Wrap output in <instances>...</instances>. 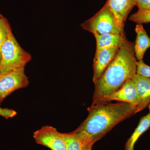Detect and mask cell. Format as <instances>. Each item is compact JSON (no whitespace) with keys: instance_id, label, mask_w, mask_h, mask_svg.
<instances>
[{"instance_id":"cell-5","label":"cell","mask_w":150,"mask_h":150,"mask_svg":"<svg viewBox=\"0 0 150 150\" xmlns=\"http://www.w3.org/2000/svg\"><path fill=\"white\" fill-rule=\"evenodd\" d=\"M29 84L24 68L7 72L0 73V105L13 92L26 87Z\"/></svg>"},{"instance_id":"cell-16","label":"cell","mask_w":150,"mask_h":150,"mask_svg":"<svg viewBox=\"0 0 150 150\" xmlns=\"http://www.w3.org/2000/svg\"><path fill=\"white\" fill-rule=\"evenodd\" d=\"M129 20L134 22L137 24L150 23V10L139 11L131 15L129 17Z\"/></svg>"},{"instance_id":"cell-14","label":"cell","mask_w":150,"mask_h":150,"mask_svg":"<svg viewBox=\"0 0 150 150\" xmlns=\"http://www.w3.org/2000/svg\"><path fill=\"white\" fill-rule=\"evenodd\" d=\"M150 128V112L143 116L139 123L125 145V150H134V146L140 137Z\"/></svg>"},{"instance_id":"cell-12","label":"cell","mask_w":150,"mask_h":150,"mask_svg":"<svg viewBox=\"0 0 150 150\" xmlns=\"http://www.w3.org/2000/svg\"><path fill=\"white\" fill-rule=\"evenodd\" d=\"M62 134L66 143V150H83L88 145L94 144L82 133L72 131Z\"/></svg>"},{"instance_id":"cell-18","label":"cell","mask_w":150,"mask_h":150,"mask_svg":"<svg viewBox=\"0 0 150 150\" xmlns=\"http://www.w3.org/2000/svg\"><path fill=\"white\" fill-rule=\"evenodd\" d=\"M17 114L16 111L13 109L0 107V116L6 119L13 118Z\"/></svg>"},{"instance_id":"cell-15","label":"cell","mask_w":150,"mask_h":150,"mask_svg":"<svg viewBox=\"0 0 150 150\" xmlns=\"http://www.w3.org/2000/svg\"><path fill=\"white\" fill-rule=\"evenodd\" d=\"M10 25L7 20L0 14V62L1 61V51L2 47L7 35L8 31Z\"/></svg>"},{"instance_id":"cell-11","label":"cell","mask_w":150,"mask_h":150,"mask_svg":"<svg viewBox=\"0 0 150 150\" xmlns=\"http://www.w3.org/2000/svg\"><path fill=\"white\" fill-rule=\"evenodd\" d=\"M137 38L134 43L135 56L138 61L143 60L145 52L150 48V38L143 25L137 24L135 28Z\"/></svg>"},{"instance_id":"cell-9","label":"cell","mask_w":150,"mask_h":150,"mask_svg":"<svg viewBox=\"0 0 150 150\" xmlns=\"http://www.w3.org/2000/svg\"><path fill=\"white\" fill-rule=\"evenodd\" d=\"M107 1L119 27L124 30L126 18L131 10L136 6V0H108Z\"/></svg>"},{"instance_id":"cell-1","label":"cell","mask_w":150,"mask_h":150,"mask_svg":"<svg viewBox=\"0 0 150 150\" xmlns=\"http://www.w3.org/2000/svg\"><path fill=\"white\" fill-rule=\"evenodd\" d=\"M137 60L134 43L126 38L119 48L115 58L102 75L95 82L92 105L96 104L103 97L119 89L126 81L137 74Z\"/></svg>"},{"instance_id":"cell-19","label":"cell","mask_w":150,"mask_h":150,"mask_svg":"<svg viewBox=\"0 0 150 150\" xmlns=\"http://www.w3.org/2000/svg\"><path fill=\"white\" fill-rule=\"evenodd\" d=\"M136 1L139 11L150 10V0H136Z\"/></svg>"},{"instance_id":"cell-8","label":"cell","mask_w":150,"mask_h":150,"mask_svg":"<svg viewBox=\"0 0 150 150\" xmlns=\"http://www.w3.org/2000/svg\"><path fill=\"white\" fill-rule=\"evenodd\" d=\"M120 47L104 48L96 51L93 59V83L102 75L108 66L115 58Z\"/></svg>"},{"instance_id":"cell-13","label":"cell","mask_w":150,"mask_h":150,"mask_svg":"<svg viewBox=\"0 0 150 150\" xmlns=\"http://www.w3.org/2000/svg\"><path fill=\"white\" fill-rule=\"evenodd\" d=\"M94 36L96 39V51L104 48L120 47L126 38L125 34L107 33Z\"/></svg>"},{"instance_id":"cell-22","label":"cell","mask_w":150,"mask_h":150,"mask_svg":"<svg viewBox=\"0 0 150 150\" xmlns=\"http://www.w3.org/2000/svg\"><path fill=\"white\" fill-rule=\"evenodd\" d=\"M0 14H1V13H0Z\"/></svg>"},{"instance_id":"cell-6","label":"cell","mask_w":150,"mask_h":150,"mask_svg":"<svg viewBox=\"0 0 150 150\" xmlns=\"http://www.w3.org/2000/svg\"><path fill=\"white\" fill-rule=\"evenodd\" d=\"M33 138L37 144L51 150H66V143L62 133L53 126L41 127L33 132Z\"/></svg>"},{"instance_id":"cell-3","label":"cell","mask_w":150,"mask_h":150,"mask_svg":"<svg viewBox=\"0 0 150 150\" xmlns=\"http://www.w3.org/2000/svg\"><path fill=\"white\" fill-rule=\"evenodd\" d=\"M31 59L30 54L22 48L17 41L10 26L1 51L0 73L24 68Z\"/></svg>"},{"instance_id":"cell-10","label":"cell","mask_w":150,"mask_h":150,"mask_svg":"<svg viewBox=\"0 0 150 150\" xmlns=\"http://www.w3.org/2000/svg\"><path fill=\"white\" fill-rule=\"evenodd\" d=\"M132 79L135 83L139 96L137 113L145 109L150 103V78L136 74Z\"/></svg>"},{"instance_id":"cell-20","label":"cell","mask_w":150,"mask_h":150,"mask_svg":"<svg viewBox=\"0 0 150 150\" xmlns=\"http://www.w3.org/2000/svg\"><path fill=\"white\" fill-rule=\"evenodd\" d=\"M93 144H90L88 145L87 147H86L83 150H92V148Z\"/></svg>"},{"instance_id":"cell-7","label":"cell","mask_w":150,"mask_h":150,"mask_svg":"<svg viewBox=\"0 0 150 150\" xmlns=\"http://www.w3.org/2000/svg\"><path fill=\"white\" fill-rule=\"evenodd\" d=\"M112 100L127 103L137 107L139 103V96L135 83L132 79L126 81L118 90L103 97L96 104L108 103Z\"/></svg>"},{"instance_id":"cell-21","label":"cell","mask_w":150,"mask_h":150,"mask_svg":"<svg viewBox=\"0 0 150 150\" xmlns=\"http://www.w3.org/2000/svg\"><path fill=\"white\" fill-rule=\"evenodd\" d=\"M148 107H149V110L150 112V103H149V105H148Z\"/></svg>"},{"instance_id":"cell-17","label":"cell","mask_w":150,"mask_h":150,"mask_svg":"<svg viewBox=\"0 0 150 150\" xmlns=\"http://www.w3.org/2000/svg\"><path fill=\"white\" fill-rule=\"evenodd\" d=\"M137 74L150 78V67L146 64L143 60L138 61L137 63Z\"/></svg>"},{"instance_id":"cell-4","label":"cell","mask_w":150,"mask_h":150,"mask_svg":"<svg viewBox=\"0 0 150 150\" xmlns=\"http://www.w3.org/2000/svg\"><path fill=\"white\" fill-rule=\"evenodd\" d=\"M81 26L94 35L107 33L125 34L124 30L118 25L115 15L107 1L99 11L91 18L82 23Z\"/></svg>"},{"instance_id":"cell-2","label":"cell","mask_w":150,"mask_h":150,"mask_svg":"<svg viewBox=\"0 0 150 150\" xmlns=\"http://www.w3.org/2000/svg\"><path fill=\"white\" fill-rule=\"evenodd\" d=\"M137 109L136 105L125 102L91 105L87 117L73 131L83 134L94 144L118 123L137 113Z\"/></svg>"}]
</instances>
